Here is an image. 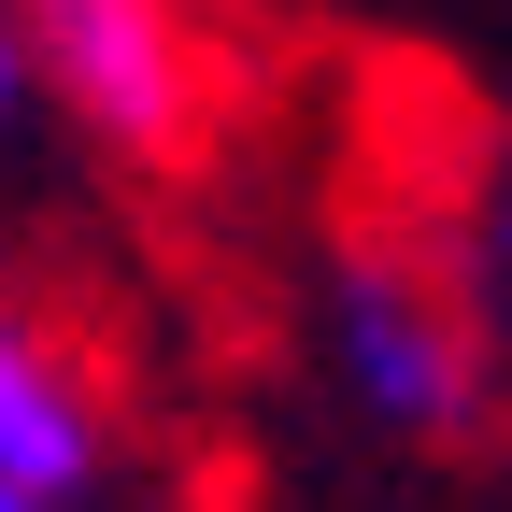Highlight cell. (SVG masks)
<instances>
[{"label":"cell","mask_w":512,"mask_h":512,"mask_svg":"<svg viewBox=\"0 0 512 512\" xmlns=\"http://www.w3.org/2000/svg\"><path fill=\"white\" fill-rule=\"evenodd\" d=\"M313 342H328V384L384 441H470L498 413L484 313L456 285V256H427V242H342L328 299H313Z\"/></svg>","instance_id":"obj_2"},{"label":"cell","mask_w":512,"mask_h":512,"mask_svg":"<svg viewBox=\"0 0 512 512\" xmlns=\"http://www.w3.org/2000/svg\"><path fill=\"white\" fill-rule=\"evenodd\" d=\"M456 285H470V313H512V157L484 171V200L456 228Z\"/></svg>","instance_id":"obj_4"},{"label":"cell","mask_w":512,"mask_h":512,"mask_svg":"<svg viewBox=\"0 0 512 512\" xmlns=\"http://www.w3.org/2000/svg\"><path fill=\"white\" fill-rule=\"evenodd\" d=\"M15 72L86 128L114 171H200L228 128V29L214 0H0Z\"/></svg>","instance_id":"obj_1"},{"label":"cell","mask_w":512,"mask_h":512,"mask_svg":"<svg viewBox=\"0 0 512 512\" xmlns=\"http://www.w3.org/2000/svg\"><path fill=\"white\" fill-rule=\"evenodd\" d=\"M114 456V399H100V356L57 328L43 299L0 285V484H29V498H72L100 484Z\"/></svg>","instance_id":"obj_3"},{"label":"cell","mask_w":512,"mask_h":512,"mask_svg":"<svg viewBox=\"0 0 512 512\" xmlns=\"http://www.w3.org/2000/svg\"><path fill=\"white\" fill-rule=\"evenodd\" d=\"M0 512H72V498H29V484H0Z\"/></svg>","instance_id":"obj_6"},{"label":"cell","mask_w":512,"mask_h":512,"mask_svg":"<svg viewBox=\"0 0 512 512\" xmlns=\"http://www.w3.org/2000/svg\"><path fill=\"white\" fill-rule=\"evenodd\" d=\"M15 100H29V72H15V29H0V114H15Z\"/></svg>","instance_id":"obj_5"}]
</instances>
